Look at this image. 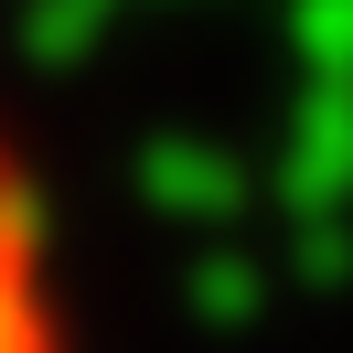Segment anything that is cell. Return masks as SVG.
I'll list each match as a JSON object with an SVG mask.
<instances>
[{"instance_id":"6da1fadb","label":"cell","mask_w":353,"mask_h":353,"mask_svg":"<svg viewBox=\"0 0 353 353\" xmlns=\"http://www.w3.org/2000/svg\"><path fill=\"white\" fill-rule=\"evenodd\" d=\"M0 353H86L65 214H54V182L11 118H0Z\"/></svg>"}]
</instances>
